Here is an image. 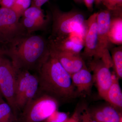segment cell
<instances>
[{
  "mask_svg": "<svg viewBox=\"0 0 122 122\" xmlns=\"http://www.w3.org/2000/svg\"><path fill=\"white\" fill-rule=\"evenodd\" d=\"M50 53L48 41L32 33L13 42L2 55L8 57L18 70L38 71Z\"/></svg>",
  "mask_w": 122,
  "mask_h": 122,
  "instance_id": "1",
  "label": "cell"
},
{
  "mask_svg": "<svg viewBox=\"0 0 122 122\" xmlns=\"http://www.w3.org/2000/svg\"><path fill=\"white\" fill-rule=\"evenodd\" d=\"M38 72L41 91L58 100H70L78 96L71 75L50 53Z\"/></svg>",
  "mask_w": 122,
  "mask_h": 122,
  "instance_id": "2",
  "label": "cell"
},
{
  "mask_svg": "<svg viewBox=\"0 0 122 122\" xmlns=\"http://www.w3.org/2000/svg\"><path fill=\"white\" fill-rule=\"evenodd\" d=\"M52 29L49 39H62L78 30L85 21L83 14L77 10L63 12L57 7H51Z\"/></svg>",
  "mask_w": 122,
  "mask_h": 122,
  "instance_id": "3",
  "label": "cell"
},
{
  "mask_svg": "<svg viewBox=\"0 0 122 122\" xmlns=\"http://www.w3.org/2000/svg\"><path fill=\"white\" fill-rule=\"evenodd\" d=\"M20 18L11 9L0 7V55L16 39L27 34Z\"/></svg>",
  "mask_w": 122,
  "mask_h": 122,
  "instance_id": "4",
  "label": "cell"
},
{
  "mask_svg": "<svg viewBox=\"0 0 122 122\" xmlns=\"http://www.w3.org/2000/svg\"><path fill=\"white\" fill-rule=\"evenodd\" d=\"M23 110L22 122H41L45 120L59 106L58 100L40 91Z\"/></svg>",
  "mask_w": 122,
  "mask_h": 122,
  "instance_id": "5",
  "label": "cell"
},
{
  "mask_svg": "<svg viewBox=\"0 0 122 122\" xmlns=\"http://www.w3.org/2000/svg\"><path fill=\"white\" fill-rule=\"evenodd\" d=\"M17 70L9 58L0 55V92L16 114L15 87Z\"/></svg>",
  "mask_w": 122,
  "mask_h": 122,
  "instance_id": "6",
  "label": "cell"
},
{
  "mask_svg": "<svg viewBox=\"0 0 122 122\" xmlns=\"http://www.w3.org/2000/svg\"><path fill=\"white\" fill-rule=\"evenodd\" d=\"M98 31L96 53L93 59H101L105 62L111 60L109 51L110 42L109 30L111 13L109 10H101L97 12Z\"/></svg>",
  "mask_w": 122,
  "mask_h": 122,
  "instance_id": "7",
  "label": "cell"
},
{
  "mask_svg": "<svg viewBox=\"0 0 122 122\" xmlns=\"http://www.w3.org/2000/svg\"><path fill=\"white\" fill-rule=\"evenodd\" d=\"M90 67L93 72L94 82L99 95L106 101L107 91L112 82V73L110 68L101 59L91 60Z\"/></svg>",
  "mask_w": 122,
  "mask_h": 122,
  "instance_id": "8",
  "label": "cell"
},
{
  "mask_svg": "<svg viewBox=\"0 0 122 122\" xmlns=\"http://www.w3.org/2000/svg\"><path fill=\"white\" fill-rule=\"evenodd\" d=\"M97 15V12L93 14L84 23V50L82 55L90 61L93 58L96 53L98 31Z\"/></svg>",
  "mask_w": 122,
  "mask_h": 122,
  "instance_id": "9",
  "label": "cell"
},
{
  "mask_svg": "<svg viewBox=\"0 0 122 122\" xmlns=\"http://www.w3.org/2000/svg\"><path fill=\"white\" fill-rule=\"evenodd\" d=\"M50 52L71 75L86 66L80 54L57 50L50 46Z\"/></svg>",
  "mask_w": 122,
  "mask_h": 122,
  "instance_id": "10",
  "label": "cell"
},
{
  "mask_svg": "<svg viewBox=\"0 0 122 122\" xmlns=\"http://www.w3.org/2000/svg\"><path fill=\"white\" fill-rule=\"evenodd\" d=\"M84 36L79 31H76L62 39L48 40L51 48L65 52L80 54L84 48Z\"/></svg>",
  "mask_w": 122,
  "mask_h": 122,
  "instance_id": "11",
  "label": "cell"
},
{
  "mask_svg": "<svg viewBox=\"0 0 122 122\" xmlns=\"http://www.w3.org/2000/svg\"><path fill=\"white\" fill-rule=\"evenodd\" d=\"M71 77L78 96L90 94L94 82L93 74L87 66L71 75Z\"/></svg>",
  "mask_w": 122,
  "mask_h": 122,
  "instance_id": "12",
  "label": "cell"
},
{
  "mask_svg": "<svg viewBox=\"0 0 122 122\" xmlns=\"http://www.w3.org/2000/svg\"><path fill=\"white\" fill-rule=\"evenodd\" d=\"M31 74L27 70H17L15 95V105L17 110L24 109V97L29 89Z\"/></svg>",
  "mask_w": 122,
  "mask_h": 122,
  "instance_id": "13",
  "label": "cell"
},
{
  "mask_svg": "<svg viewBox=\"0 0 122 122\" xmlns=\"http://www.w3.org/2000/svg\"><path fill=\"white\" fill-rule=\"evenodd\" d=\"M110 11L111 18L108 34L109 41L112 44L122 45V9Z\"/></svg>",
  "mask_w": 122,
  "mask_h": 122,
  "instance_id": "14",
  "label": "cell"
},
{
  "mask_svg": "<svg viewBox=\"0 0 122 122\" xmlns=\"http://www.w3.org/2000/svg\"><path fill=\"white\" fill-rule=\"evenodd\" d=\"M112 82L107 93L106 101L115 109H122V92L118 78L114 72L112 73Z\"/></svg>",
  "mask_w": 122,
  "mask_h": 122,
  "instance_id": "15",
  "label": "cell"
},
{
  "mask_svg": "<svg viewBox=\"0 0 122 122\" xmlns=\"http://www.w3.org/2000/svg\"><path fill=\"white\" fill-rule=\"evenodd\" d=\"M20 21L27 33L29 34L36 31L44 30L48 24L49 21H40L22 16Z\"/></svg>",
  "mask_w": 122,
  "mask_h": 122,
  "instance_id": "16",
  "label": "cell"
},
{
  "mask_svg": "<svg viewBox=\"0 0 122 122\" xmlns=\"http://www.w3.org/2000/svg\"><path fill=\"white\" fill-rule=\"evenodd\" d=\"M111 57L114 72L119 79L122 78V46H119L112 49Z\"/></svg>",
  "mask_w": 122,
  "mask_h": 122,
  "instance_id": "17",
  "label": "cell"
},
{
  "mask_svg": "<svg viewBox=\"0 0 122 122\" xmlns=\"http://www.w3.org/2000/svg\"><path fill=\"white\" fill-rule=\"evenodd\" d=\"M22 16L40 21H49V18L48 15L44 14L41 8L30 6L24 12Z\"/></svg>",
  "mask_w": 122,
  "mask_h": 122,
  "instance_id": "18",
  "label": "cell"
},
{
  "mask_svg": "<svg viewBox=\"0 0 122 122\" xmlns=\"http://www.w3.org/2000/svg\"><path fill=\"white\" fill-rule=\"evenodd\" d=\"M16 117V114L8 103L0 104V122H13Z\"/></svg>",
  "mask_w": 122,
  "mask_h": 122,
  "instance_id": "19",
  "label": "cell"
},
{
  "mask_svg": "<svg viewBox=\"0 0 122 122\" xmlns=\"http://www.w3.org/2000/svg\"><path fill=\"white\" fill-rule=\"evenodd\" d=\"M102 108L105 115V122H122V116L113 107L107 106Z\"/></svg>",
  "mask_w": 122,
  "mask_h": 122,
  "instance_id": "20",
  "label": "cell"
},
{
  "mask_svg": "<svg viewBox=\"0 0 122 122\" xmlns=\"http://www.w3.org/2000/svg\"><path fill=\"white\" fill-rule=\"evenodd\" d=\"M32 0H17L12 9L20 18L31 5Z\"/></svg>",
  "mask_w": 122,
  "mask_h": 122,
  "instance_id": "21",
  "label": "cell"
},
{
  "mask_svg": "<svg viewBox=\"0 0 122 122\" xmlns=\"http://www.w3.org/2000/svg\"><path fill=\"white\" fill-rule=\"evenodd\" d=\"M68 118L67 114L57 110L46 120V122H65Z\"/></svg>",
  "mask_w": 122,
  "mask_h": 122,
  "instance_id": "22",
  "label": "cell"
},
{
  "mask_svg": "<svg viewBox=\"0 0 122 122\" xmlns=\"http://www.w3.org/2000/svg\"><path fill=\"white\" fill-rule=\"evenodd\" d=\"M102 3L110 11L122 9V0H103Z\"/></svg>",
  "mask_w": 122,
  "mask_h": 122,
  "instance_id": "23",
  "label": "cell"
},
{
  "mask_svg": "<svg viewBox=\"0 0 122 122\" xmlns=\"http://www.w3.org/2000/svg\"><path fill=\"white\" fill-rule=\"evenodd\" d=\"M17 0H1L0 2L1 7L11 9Z\"/></svg>",
  "mask_w": 122,
  "mask_h": 122,
  "instance_id": "24",
  "label": "cell"
},
{
  "mask_svg": "<svg viewBox=\"0 0 122 122\" xmlns=\"http://www.w3.org/2000/svg\"><path fill=\"white\" fill-rule=\"evenodd\" d=\"M79 113L78 110H77L72 116L65 122H79Z\"/></svg>",
  "mask_w": 122,
  "mask_h": 122,
  "instance_id": "25",
  "label": "cell"
},
{
  "mask_svg": "<svg viewBox=\"0 0 122 122\" xmlns=\"http://www.w3.org/2000/svg\"><path fill=\"white\" fill-rule=\"evenodd\" d=\"M49 0H32L30 6L41 8L42 6Z\"/></svg>",
  "mask_w": 122,
  "mask_h": 122,
  "instance_id": "26",
  "label": "cell"
},
{
  "mask_svg": "<svg viewBox=\"0 0 122 122\" xmlns=\"http://www.w3.org/2000/svg\"><path fill=\"white\" fill-rule=\"evenodd\" d=\"M83 2L89 11L92 12L93 9L94 0H83Z\"/></svg>",
  "mask_w": 122,
  "mask_h": 122,
  "instance_id": "27",
  "label": "cell"
},
{
  "mask_svg": "<svg viewBox=\"0 0 122 122\" xmlns=\"http://www.w3.org/2000/svg\"><path fill=\"white\" fill-rule=\"evenodd\" d=\"M103 0H94V3L95 5H98L102 3Z\"/></svg>",
  "mask_w": 122,
  "mask_h": 122,
  "instance_id": "28",
  "label": "cell"
},
{
  "mask_svg": "<svg viewBox=\"0 0 122 122\" xmlns=\"http://www.w3.org/2000/svg\"><path fill=\"white\" fill-rule=\"evenodd\" d=\"M3 96H2V94L0 92V104L1 103L4 102L5 101L3 99Z\"/></svg>",
  "mask_w": 122,
  "mask_h": 122,
  "instance_id": "29",
  "label": "cell"
},
{
  "mask_svg": "<svg viewBox=\"0 0 122 122\" xmlns=\"http://www.w3.org/2000/svg\"><path fill=\"white\" fill-rule=\"evenodd\" d=\"M73 0L74 2L78 4H82L83 2V0Z\"/></svg>",
  "mask_w": 122,
  "mask_h": 122,
  "instance_id": "30",
  "label": "cell"
},
{
  "mask_svg": "<svg viewBox=\"0 0 122 122\" xmlns=\"http://www.w3.org/2000/svg\"><path fill=\"white\" fill-rule=\"evenodd\" d=\"M1 0H0V2L1 1Z\"/></svg>",
  "mask_w": 122,
  "mask_h": 122,
  "instance_id": "31",
  "label": "cell"
}]
</instances>
